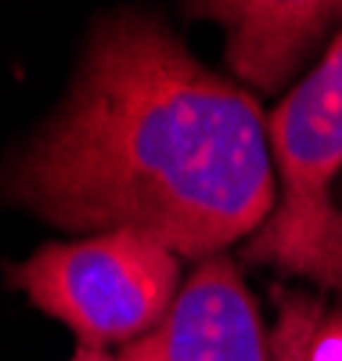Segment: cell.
Wrapping results in <instances>:
<instances>
[{"instance_id":"6da1fadb","label":"cell","mask_w":342,"mask_h":361,"mask_svg":"<svg viewBox=\"0 0 342 361\" xmlns=\"http://www.w3.org/2000/svg\"><path fill=\"white\" fill-rule=\"evenodd\" d=\"M4 188L58 228H130L202 264L270 221L267 119L155 15H108Z\"/></svg>"},{"instance_id":"7a4b0ae2","label":"cell","mask_w":342,"mask_h":361,"mask_svg":"<svg viewBox=\"0 0 342 361\" xmlns=\"http://www.w3.org/2000/svg\"><path fill=\"white\" fill-rule=\"evenodd\" d=\"M267 141L281 173V206L253 235L248 257L342 293V214L328 195L342 170V33L274 109Z\"/></svg>"},{"instance_id":"3957f363","label":"cell","mask_w":342,"mask_h":361,"mask_svg":"<svg viewBox=\"0 0 342 361\" xmlns=\"http://www.w3.org/2000/svg\"><path fill=\"white\" fill-rule=\"evenodd\" d=\"M8 282L69 325L80 347L105 350V343H134L159 329L180 293V264L151 235L115 228L44 246L11 267Z\"/></svg>"},{"instance_id":"277c9868","label":"cell","mask_w":342,"mask_h":361,"mask_svg":"<svg viewBox=\"0 0 342 361\" xmlns=\"http://www.w3.org/2000/svg\"><path fill=\"white\" fill-rule=\"evenodd\" d=\"M119 361H274L270 333L238 267L220 253L195 267L170 314Z\"/></svg>"},{"instance_id":"5b68a950","label":"cell","mask_w":342,"mask_h":361,"mask_svg":"<svg viewBox=\"0 0 342 361\" xmlns=\"http://www.w3.org/2000/svg\"><path fill=\"white\" fill-rule=\"evenodd\" d=\"M198 15L216 18L227 33V66L260 90H277L314 51V44L342 22V4L314 0H245L202 4Z\"/></svg>"},{"instance_id":"8992f818","label":"cell","mask_w":342,"mask_h":361,"mask_svg":"<svg viewBox=\"0 0 342 361\" xmlns=\"http://www.w3.org/2000/svg\"><path fill=\"white\" fill-rule=\"evenodd\" d=\"M274 361H342V307L303 289H277Z\"/></svg>"},{"instance_id":"52a82bcc","label":"cell","mask_w":342,"mask_h":361,"mask_svg":"<svg viewBox=\"0 0 342 361\" xmlns=\"http://www.w3.org/2000/svg\"><path fill=\"white\" fill-rule=\"evenodd\" d=\"M72 361H119V357H112V354L101 350V347H80Z\"/></svg>"}]
</instances>
